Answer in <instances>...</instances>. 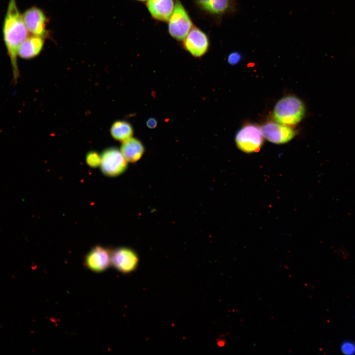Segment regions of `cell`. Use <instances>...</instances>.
I'll return each instance as SVG.
<instances>
[{
    "label": "cell",
    "instance_id": "6da1fadb",
    "mask_svg": "<svg viewBox=\"0 0 355 355\" xmlns=\"http://www.w3.org/2000/svg\"><path fill=\"white\" fill-rule=\"evenodd\" d=\"M29 31L19 11L16 0H9L3 21V40L9 57L13 80L16 83L19 77L17 57L18 48L29 36Z\"/></svg>",
    "mask_w": 355,
    "mask_h": 355
},
{
    "label": "cell",
    "instance_id": "7a4b0ae2",
    "mask_svg": "<svg viewBox=\"0 0 355 355\" xmlns=\"http://www.w3.org/2000/svg\"><path fill=\"white\" fill-rule=\"evenodd\" d=\"M305 113L302 101L294 96H287L280 100L275 105L272 116L279 123L294 125L298 123Z\"/></svg>",
    "mask_w": 355,
    "mask_h": 355
},
{
    "label": "cell",
    "instance_id": "3957f363",
    "mask_svg": "<svg viewBox=\"0 0 355 355\" xmlns=\"http://www.w3.org/2000/svg\"><path fill=\"white\" fill-rule=\"evenodd\" d=\"M193 26L187 11L180 0H175L174 9L168 21L170 35L177 41H182Z\"/></svg>",
    "mask_w": 355,
    "mask_h": 355
},
{
    "label": "cell",
    "instance_id": "277c9868",
    "mask_svg": "<svg viewBox=\"0 0 355 355\" xmlns=\"http://www.w3.org/2000/svg\"><path fill=\"white\" fill-rule=\"evenodd\" d=\"M128 161L120 150L114 147L104 150L101 155V170L103 174L109 177H117L127 169Z\"/></svg>",
    "mask_w": 355,
    "mask_h": 355
},
{
    "label": "cell",
    "instance_id": "5b68a950",
    "mask_svg": "<svg viewBox=\"0 0 355 355\" xmlns=\"http://www.w3.org/2000/svg\"><path fill=\"white\" fill-rule=\"evenodd\" d=\"M263 138L260 128L254 124H248L237 132L235 142L240 150L246 153H251L260 149L263 143Z\"/></svg>",
    "mask_w": 355,
    "mask_h": 355
},
{
    "label": "cell",
    "instance_id": "8992f818",
    "mask_svg": "<svg viewBox=\"0 0 355 355\" xmlns=\"http://www.w3.org/2000/svg\"><path fill=\"white\" fill-rule=\"evenodd\" d=\"M182 47L196 58L204 56L208 51L210 40L208 36L201 29L193 26L181 41Z\"/></svg>",
    "mask_w": 355,
    "mask_h": 355
},
{
    "label": "cell",
    "instance_id": "52a82bcc",
    "mask_svg": "<svg viewBox=\"0 0 355 355\" xmlns=\"http://www.w3.org/2000/svg\"><path fill=\"white\" fill-rule=\"evenodd\" d=\"M111 263L118 272L128 274L137 269L139 257L133 249L127 247H119L111 251Z\"/></svg>",
    "mask_w": 355,
    "mask_h": 355
},
{
    "label": "cell",
    "instance_id": "ba28073f",
    "mask_svg": "<svg viewBox=\"0 0 355 355\" xmlns=\"http://www.w3.org/2000/svg\"><path fill=\"white\" fill-rule=\"evenodd\" d=\"M111 251L105 247L96 246L87 253L84 264L93 272H103L111 265Z\"/></svg>",
    "mask_w": 355,
    "mask_h": 355
},
{
    "label": "cell",
    "instance_id": "9c48e42d",
    "mask_svg": "<svg viewBox=\"0 0 355 355\" xmlns=\"http://www.w3.org/2000/svg\"><path fill=\"white\" fill-rule=\"evenodd\" d=\"M25 24L33 35L41 37L47 34V18L43 11L38 7L32 6L22 14Z\"/></svg>",
    "mask_w": 355,
    "mask_h": 355
},
{
    "label": "cell",
    "instance_id": "30bf717a",
    "mask_svg": "<svg viewBox=\"0 0 355 355\" xmlns=\"http://www.w3.org/2000/svg\"><path fill=\"white\" fill-rule=\"evenodd\" d=\"M260 129L264 138L277 144L290 141L296 134L291 128L279 123L268 122L262 125Z\"/></svg>",
    "mask_w": 355,
    "mask_h": 355
},
{
    "label": "cell",
    "instance_id": "8fae6325",
    "mask_svg": "<svg viewBox=\"0 0 355 355\" xmlns=\"http://www.w3.org/2000/svg\"><path fill=\"white\" fill-rule=\"evenodd\" d=\"M196 7L203 14L219 17L227 13L232 6V0H193Z\"/></svg>",
    "mask_w": 355,
    "mask_h": 355
},
{
    "label": "cell",
    "instance_id": "7c38bea8",
    "mask_svg": "<svg viewBox=\"0 0 355 355\" xmlns=\"http://www.w3.org/2000/svg\"><path fill=\"white\" fill-rule=\"evenodd\" d=\"M146 6L153 19L167 22L173 12L175 0H147Z\"/></svg>",
    "mask_w": 355,
    "mask_h": 355
},
{
    "label": "cell",
    "instance_id": "4fadbf2b",
    "mask_svg": "<svg viewBox=\"0 0 355 355\" xmlns=\"http://www.w3.org/2000/svg\"><path fill=\"white\" fill-rule=\"evenodd\" d=\"M43 38L33 35L28 36L20 44L18 56L23 59H31L38 56L42 50Z\"/></svg>",
    "mask_w": 355,
    "mask_h": 355
},
{
    "label": "cell",
    "instance_id": "5bb4252c",
    "mask_svg": "<svg viewBox=\"0 0 355 355\" xmlns=\"http://www.w3.org/2000/svg\"><path fill=\"white\" fill-rule=\"evenodd\" d=\"M120 151L128 162L134 163L143 155L144 147L140 140L131 137L122 142Z\"/></svg>",
    "mask_w": 355,
    "mask_h": 355
},
{
    "label": "cell",
    "instance_id": "9a60e30c",
    "mask_svg": "<svg viewBox=\"0 0 355 355\" xmlns=\"http://www.w3.org/2000/svg\"><path fill=\"white\" fill-rule=\"evenodd\" d=\"M110 134L115 140L123 142L132 137L133 129L129 122L124 120H117L112 124Z\"/></svg>",
    "mask_w": 355,
    "mask_h": 355
},
{
    "label": "cell",
    "instance_id": "2e32d148",
    "mask_svg": "<svg viewBox=\"0 0 355 355\" xmlns=\"http://www.w3.org/2000/svg\"><path fill=\"white\" fill-rule=\"evenodd\" d=\"M86 161L87 165L90 167L97 168L100 166L101 155L96 151H90L86 155Z\"/></svg>",
    "mask_w": 355,
    "mask_h": 355
},
{
    "label": "cell",
    "instance_id": "e0dca14e",
    "mask_svg": "<svg viewBox=\"0 0 355 355\" xmlns=\"http://www.w3.org/2000/svg\"><path fill=\"white\" fill-rule=\"evenodd\" d=\"M340 350L344 355L355 354V343L351 340L344 341L340 345Z\"/></svg>",
    "mask_w": 355,
    "mask_h": 355
},
{
    "label": "cell",
    "instance_id": "ac0fdd59",
    "mask_svg": "<svg viewBox=\"0 0 355 355\" xmlns=\"http://www.w3.org/2000/svg\"><path fill=\"white\" fill-rule=\"evenodd\" d=\"M241 59V54L237 52L230 53L228 57V62L230 64L235 65L238 63Z\"/></svg>",
    "mask_w": 355,
    "mask_h": 355
},
{
    "label": "cell",
    "instance_id": "d6986e66",
    "mask_svg": "<svg viewBox=\"0 0 355 355\" xmlns=\"http://www.w3.org/2000/svg\"><path fill=\"white\" fill-rule=\"evenodd\" d=\"M146 124L149 128L154 129L157 125V121L154 118H150L146 121Z\"/></svg>",
    "mask_w": 355,
    "mask_h": 355
},
{
    "label": "cell",
    "instance_id": "ffe728a7",
    "mask_svg": "<svg viewBox=\"0 0 355 355\" xmlns=\"http://www.w3.org/2000/svg\"><path fill=\"white\" fill-rule=\"evenodd\" d=\"M137 0L141 1H147V0Z\"/></svg>",
    "mask_w": 355,
    "mask_h": 355
}]
</instances>
